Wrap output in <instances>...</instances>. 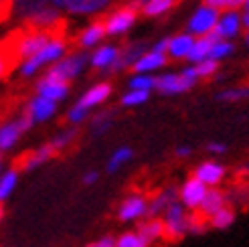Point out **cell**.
I'll return each instance as SVG.
<instances>
[{
  "label": "cell",
  "mask_w": 249,
  "mask_h": 247,
  "mask_svg": "<svg viewBox=\"0 0 249 247\" xmlns=\"http://www.w3.org/2000/svg\"><path fill=\"white\" fill-rule=\"evenodd\" d=\"M162 223H164V239L168 241H178L184 237L186 233V213H184V207L180 205V201H174L162 217Z\"/></svg>",
  "instance_id": "cell-1"
},
{
  "label": "cell",
  "mask_w": 249,
  "mask_h": 247,
  "mask_svg": "<svg viewBox=\"0 0 249 247\" xmlns=\"http://www.w3.org/2000/svg\"><path fill=\"white\" fill-rule=\"evenodd\" d=\"M85 53H75V55H69L67 59H63L61 63H57L51 71L47 73V79L51 81H59V83H67L71 77H75L77 73L81 71V67L85 65Z\"/></svg>",
  "instance_id": "cell-2"
},
{
  "label": "cell",
  "mask_w": 249,
  "mask_h": 247,
  "mask_svg": "<svg viewBox=\"0 0 249 247\" xmlns=\"http://www.w3.org/2000/svg\"><path fill=\"white\" fill-rule=\"evenodd\" d=\"M63 51H65V41H53V43H49L47 47H43L39 53L33 55L27 61V63L22 65V73H24V75H33V73L39 69L41 65L49 63V61L59 59L61 55H63Z\"/></svg>",
  "instance_id": "cell-3"
},
{
  "label": "cell",
  "mask_w": 249,
  "mask_h": 247,
  "mask_svg": "<svg viewBox=\"0 0 249 247\" xmlns=\"http://www.w3.org/2000/svg\"><path fill=\"white\" fill-rule=\"evenodd\" d=\"M31 126H33V120L27 114H24L20 120H17V122L4 124V126L0 128V152L15 146L17 140L20 138V134H24Z\"/></svg>",
  "instance_id": "cell-4"
},
{
  "label": "cell",
  "mask_w": 249,
  "mask_h": 247,
  "mask_svg": "<svg viewBox=\"0 0 249 247\" xmlns=\"http://www.w3.org/2000/svg\"><path fill=\"white\" fill-rule=\"evenodd\" d=\"M207 187L201 182V180H196L195 176L189 178L184 184H182V189L178 193L180 196V205L186 207V209H191V211H196L198 207H201L203 199H205V194H207Z\"/></svg>",
  "instance_id": "cell-5"
},
{
  "label": "cell",
  "mask_w": 249,
  "mask_h": 247,
  "mask_svg": "<svg viewBox=\"0 0 249 247\" xmlns=\"http://www.w3.org/2000/svg\"><path fill=\"white\" fill-rule=\"evenodd\" d=\"M136 20V12L130 10V8H118L116 12H111L104 18V24H106V33H111V35H118V33H124L128 31Z\"/></svg>",
  "instance_id": "cell-6"
},
{
  "label": "cell",
  "mask_w": 249,
  "mask_h": 247,
  "mask_svg": "<svg viewBox=\"0 0 249 247\" xmlns=\"http://www.w3.org/2000/svg\"><path fill=\"white\" fill-rule=\"evenodd\" d=\"M120 221H138L148 215V201L142 194H132L120 207Z\"/></svg>",
  "instance_id": "cell-7"
},
{
  "label": "cell",
  "mask_w": 249,
  "mask_h": 247,
  "mask_svg": "<svg viewBox=\"0 0 249 247\" xmlns=\"http://www.w3.org/2000/svg\"><path fill=\"white\" fill-rule=\"evenodd\" d=\"M55 152H57V150H55L51 144H45V146L39 148L36 152H29V154H24L22 158H18L17 164H15V170H17V172H18V168H20V170H33L35 166H41L43 162H47L49 158H53Z\"/></svg>",
  "instance_id": "cell-8"
},
{
  "label": "cell",
  "mask_w": 249,
  "mask_h": 247,
  "mask_svg": "<svg viewBox=\"0 0 249 247\" xmlns=\"http://www.w3.org/2000/svg\"><path fill=\"white\" fill-rule=\"evenodd\" d=\"M225 176V168L217 162H203L195 170V178L201 180L207 189H215Z\"/></svg>",
  "instance_id": "cell-9"
},
{
  "label": "cell",
  "mask_w": 249,
  "mask_h": 247,
  "mask_svg": "<svg viewBox=\"0 0 249 247\" xmlns=\"http://www.w3.org/2000/svg\"><path fill=\"white\" fill-rule=\"evenodd\" d=\"M217 24V10L215 8H209V6H203L195 12V17L191 18V31L193 33H201V35H207L211 29H215Z\"/></svg>",
  "instance_id": "cell-10"
},
{
  "label": "cell",
  "mask_w": 249,
  "mask_h": 247,
  "mask_svg": "<svg viewBox=\"0 0 249 247\" xmlns=\"http://www.w3.org/2000/svg\"><path fill=\"white\" fill-rule=\"evenodd\" d=\"M136 233H138V235L152 247L156 241L164 239V223H162V219H158V217L146 219V221H142V223L138 225Z\"/></svg>",
  "instance_id": "cell-11"
},
{
  "label": "cell",
  "mask_w": 249,
  "mask_h": 247,
  "mask_svg": "<svg viewBox=\"0 0 249 247\" xmlns=\"http://www.w3.org/2000/svg\"><path fill=\"white\" fill-rule=\"evenodd\" d=\"M195 81L186 79L182 75H162L154 79V88L162 93H180V91H186L191 88Z\"/></svg>",
  "instance_id": "cell-12"
},
{
  "label": "cell",
  "mask_w": 249,
  "mask_h": 247,
  "mask_svg": "<svg viewBox=\"0 0 249 247\" xmlns=\"http://www.w3.org/2000/svg\"><path fill=\"white\" fill-rule=\"evenodd\" d=\"M225 207V194H223L219 189H209L207 194H205V199L201 203V207L196 209L198 213H201L203 217L211 219L217 211H221V209Z\"/></svg>",
  "instance_id": "cell-13"
},
{
  "label": "cell",
  "mask_w": 249,
  "mask_h": 247,
  "mask_svg": "<svg viewBox=\"0 0 249 247\" xmlns=\"http://www.w3.org/2000/svg\"><path fill=\"white\" fill-rule=\"evenodd\" d=\"M146 43H130L126 49H122V51L118 53V59L114 63V69H120V67H126V65H134L136 61H138L140 57L146 55Z\"/></svg>",
  "instance_id": "cell-14"
},
{
  "label": "cell",
  "mask_w": 249,
  "mask_h": 247,
  "mask_svg": "<svg viewBox=\"0 0 249 247\" xmlns=\"http://www.w3.org/2000/svg\"><path fill=\"white\" fill-rule=\"evenodd\" d=\"M53 114H55V102L47 100V97H36V100L31 102V106L27 109V116L33 120V124L51 118Z\"/></svg>",
  "instance_id": "cell-15"
},
{
  "label": "cell",
  "mask_w": 249,
  "mask_h": 247,
  "mask_svg": "<svg viewBox=\"0 0 249 247\" xmlns=\"http://www.w3.org/2000/svg\"><path fill=\"white\" fill-rule=\"evenodd\" d=\"M36 91L41 93V97H47V100H63V97L67 95L69 91V85L67 83H59V81H51V79H47L43 77L39 81V85H36Z\"/></svg>",
  "instance_id": "cell-16"
},
{
  "label": "cell",
  "mask_w": 249,
  "mask_h": 247,
  "mask_svg": "<svg viewBox=\"0 0 249 247\" xmlns=\"http://www.w3.org/2000/svg\"><path fill=\"white\" fill-rule=\"evenodd\" d=\"M111 93V85L109 83H99V85H95V88H91L89 91H87L81 100H79V107H83L85 112L89 109L91 106H95V104H102L106 97Z\"/></svg>",
  "instance_id": "cell-17"
},
{
  "label": "cell",
  "mask_w": 249,
  "mask_h": 247,
  "mask_svg": "<svg viewBox=\"0 0 249 247\" xmlns=\"http://www.w3.org/2000/svg\"><path fill=\"white\" fill-rule=\"evenodd\" d=\"M109 0H67V10L73 15H89V12L102 10Z\"/></svg>",
  "instance_id": "cell-18"
},
{
  "label": "cell",
  "mask_w": 249,
  "mask_h": 247,
  "mask_svg": "<svg viewBox=\"0 0 249 247\" xmlns=\"http://www.w3.org/2000/svg\"><path fill=\"white\" fill-rule=\"evenodd\" d=\"M174 201H177V191H174V189H168V191H164V193H160L154 201L148 203V215L156 217L158 213L166 211V209H168Z\"/></svg>",
  "instance_id": "cell-19"
},
{
  "label": "cell",
  "mask_w": 249,
  "mask_h": 247,
  "mask_svg": "<svg viewBox=\"0 0 249 247\" xmlns=\"http://www.w3.org/2000/svg\"><path fill=\"white\" fill-rule=\"evenodd\" d=\"M193 45H195V41L191 35H178V36H174V39H170L168 49L174 59H182V57H189Z\"/></svg>",
  "instance_id": "cell-20"
},
{
  "label": "cell",
  "mask_w": 249,
  "mask_h": 247,
  "mask_svg": "<svg viewBox=\"0 0 249 247\" xmlns=\"http://www.w3.org/2000/svg\"><path fill=\"white\" fill-rule=\"evenodd\" d=\"M49 6V0H15V10L17 15L27 20L35 12H39Z\"/></svg>",
  "instance_id": "cell-21"
},
{
  "label": "cell",
  "mask_w": 249,
  "mask_h": 247,
  "mask_svg": "<svg viewBox=\"0 0 249 247\" xmlns=\"http://www.w3.org/2000/svg\"><path fill=\"white\" fill-rule=\"evenodd\" d=\"M106 35V24H104V18H99V20H95L89 29H85L83 31V35L79 36V45L81 47H91V45H95L102 36Z\"/></svg>",
  "instance_id": "cell-22"
},
{
  "label": "cell",
  "mask_w": 249,
  "mask_h": 247,
  "mask_svg": "<svg viewBox=\"0 0 249 247\" xmlns=\"http://www.w3.org/2000/svg\"><path fill=\"white\" fill-rule=\"evenodd\" d=\"M166 59L162 53H146L144 57H140L134 63V71H150V69H158L160 65H164Z\"/></svg>",
  "instance_id": "cell-23"
},
{
  "label": "cell",
  "mask_w": 249,
  "mask_h": 247,
  "mask_svg": "<svg viewBox=\"0 0 249 247\" xmlns=\"http://www.w3.org/2000/svg\"><path fill=\"white\" fill-rule=\"evenodd\" d=\"M118 53H120V49L111 47V45L102 47V49H99V51L93 55L91 63H93L95 67H107V65H114V63H116V59H118Z\"/></svg>",
  "instance_id": "cell-24"
},
{
  "label": "cell",
  "mask_w": 249,
  "mask_h": 247,
  "mask_svg": "<svg viewBox=\"0 0 249 247\" xmlns=\"http://www.w3.org/2000/svg\"><path fill=\"white\" fill-rule=\"evenodd\" d=\"M17 180H18V172L15 168L6 170L4 175H0V203H4L10 196V193L15 191Z\"/></svg>",
  "instance_id": "cell-25"
},
{
  "label": "cell",
  "mask_w": 249,
  "mask_h": 247,
  "mask_svg": "<svg viewBox=\"0 0 249 247\" xmlns=\"http://www.w3.org/2000/svg\"><path fill=\"white\" fill-rule=\"evenodd\" d=\"M209 229V219L203 217L198 211H193L191 215H186V233H193V235H203Z\"/></svg>",
  "instance_id": "cell-26"
},
{
  "label": "cell",
  "mask_w": 249,
  "mask_h": 247,
  "mask_svg": "<svg viewBox=\"0 0 249 247\" xmlns=\"http://www.w3.org/2000/svg\"><path fill=\"white\" fill-rule=\"evenodd\" d=\"M235 221V213L231 211L229 207H223L221 211H217L213 217L209 219V227H215V229H227L233 225Z\"/></svg>",
  "instance_id": "cell-27"
},
{
  "label": "cell",
  "mask_w": 249,
  "mask_h": 247,
  "mask_svg": "<svg viewBox=\"0 0 249 247\" xmlns=\"http://www.w3.org/2000/svg\"><path fill=\"white\" fill-rule=\"evenodd\" d=\"M217 31L221 33V36H233L239 31V17L235 12H227L225 17L221 18V22L217 24Z\"/></svg>",
  "instance_id": "cell-28"
},
{
  "label": "cell",
  "mask_w": 249,
  "mask_h": 247,
  "mask_svg": "<svg viewBox=\"0 0 249 247\" xmlns=\"http://www.w3.org/2000/svg\"><path fill=\"white\" fill-rule=\"evenodd\" d=\"M211 49H213V43H211L207 36H203V39H198L193 49H191V53H189V59L195 61V63H198V61H205L211 53Z\"/></svg>",
  "instance_id": "cell-29"
},
{
  "label": "cell",
  "mask_w": 249,
  "mask_h": 247,
  "mask_svg": "<svg viewBox=\"0 0 249 247\" xmlns=\"http://www.w3.org/2000/svg\"><path fill=\"white\" fill-rule=\"evenodd\" d=\"M174 4V0H148L144 4V15L146 17H158L162 12L170 10Z\"/></svg>",
  "instance_id": "cell-30"
},
{
  "label": "cell",
  "mask_w": 249,
  "mask_h": 247,
  "mask_svg": "<svg viewBox=\"0 0 249 247\" xmlns=\"http://www.w3.org/2000/svg\"><path fill=\"white\" fill-rule=\"evenodd\" d=\"M116 247H150L136 231H128L116 239Z\"/></svg>",
  "instance_id": "cell-31"
},
{
  "label": "cell",
  "mask_w": 249,
  "mask_h": 247,
  "mask_svg": "<svg viewBox=\"0 0 249 247\" xmlns=\"http://www.w3.org/2000/svg\"><path fill=\"white\" fill-rule=\"evenodd\" d=\"M130 158H132V150H130V148H120V150H116L114 154H111L109 162H107V170L109 172H116L122 164H126Z\"/></svg>",
  "instance_id": "cell-32"
},
{
  "label": "cell",
  "mask_w": 249,
  "mask_h": 247,
  "mask_svg": "<svg viewBox=\"0 0 249 247\" xmlns=\"http://www.w3.org/2000/svg\"><path fill=\"white\" fill-rule=\"evenodd\" d=\"M111 118H114V112H102V114H97L95 118H93V132L95 134H102V132H106L107 128H109V124H111Z\"/></svg>",
  "instance_id": "cell-33"
},
{
  "label": "cell",
  "mask_w": 249,
  "mask_h": 247,
  "mask_svg": "<svg viewBox=\"0 0 249 247\" xmlns=\"http://www.w3.org/2000/svg\"><path fill=\"white\" fill-rule=\"evenodd\" d=\"M231 51H233V45H231V43H225V41H221V43L213 45V49H211L209 57H211V61H217V59H221V57L229 55Z\"/></svg>",
  "instance_id": "cell-34"
},
{
  "label": "cell",
  "mask_w": 249,
  "mask_h": 247,
  "mask_svg": "<svg viewBox=\"0 0 249 247\" xmlns=\"http://www.w3.org/2000/svg\"><path fill=\"white\" fill-rule=\"evenodd\" d=\"M148 100V91H136L132 89L128 95L122 97V104L124 106H138V104H144Z\"/></svg>",
  "instance_id": "cell-35"
},
{
  "label": "cell",
  "mask_w": 249,
  "mask_h": 247,
  "mask_svg": "<svg viewBox=\"0 0 249 247\" xmlns=\"http://www.w3.org/2000/svg\"><path fill=\"white\" fill-rule=\"evenodd\" d=\"M195 71H196V77H209V75H213V73L217 71V61H201L196 67H195Z\"/></svg>",
  "instance_id": "cell-36"
},
{
  "label": "cell",
  "mask_w": 249,
  "mask_h": 247,
  "mask_svg": "<svg viewBox=\"0 0 249 247\" xmlns=\"http://www.w3.org/2000/svg\"><path fill=\"white\" fill-rule=\"evenodd\" d=\"M152 88H154L152 77H134L132 79V89H136V91H148Z\"/></svg>",
  "instance_id": "cell-37"
},
{
  "label": "cell",
  "mask_w": 249,
  "mask_h": 247,
  "mask_svg": "<svg viewBox=\"0 0 249 247\" xmlns=\"http://www.w3.org/2000/svg\"><path fill=\"white\" fill-rule=\"evenodd\" d=\"M75 138V130H71V132H65V134H61L59 138H55L51 142V146L55 148V150H61V148H65L67 144H71V140Z\"/></svg>",
  "instance_id": "cell-38"
},
{
  "label": "cell",
  "mask_w": 249,
  "mask_h": 247,
  "mask_svg": "<svg viewBox=\"0 0 249 247\" xmlns=\"http://www.w3.org/2000/svg\"><path fill=\"white\" fill-rule=\"evenodd\" d=\"M249 95V88H241V89H229V91H223L219 95V100H241V97Z\"/></svg>",
  "instance_id": "cell-39"
},
{
  "label": "cell",
  "mask_w": 249,
  "mask_h": 247,
  "mask_svg": "<svg viewBox=\"0 0 249 247\" xmlns=\"http://www.w3.org/2000/svg\"><path fill=\"white\" fill-rule=\"evenodd\" d=\"M12 8H15V0H0V22L8 20Z\"/></svg>",
  "instance_id": "cell-40"
},
{
  "label": "cell",
  "mask_w": 249,
  "mask_h": 247,
  "mask_svg": "<svg viewBox=\"0 0 249 247\" xmlns=\"http://www.w3.org/2000/svg\"><path fill=\"white\" fill-rule=\"evenodd\" d=\"M85 247H116V237H102V239H97V241H91V243H87Z\"/></svg>",
  "instance_id": "cell-41"
},
{
  "label": "cell",
  "mask_w": 249,
  "mask_h": 247,
  "mask_svg": "<svg viewBox=\"0 0 249 247\" xmlns=\"http://www.w3.org/2000/svg\"><path fill=\"white\" fill-rule=\"evenodd\" d=\"M85 114H87V112H85L83 107L75 106V107H73L71 112H69V122H75V124H77V122H81V120L85 118Z\"/></svg>",
  "instance_id": "cell-42"
},
{
  "label": "cell",
  "mask_w": 249,
  "mask_h": 247,
  "mask_svg": "<svg viewBox=\"0 0 249 247\" xmlns=\"http://www.w3.org/2000/svg\"><path fill=\"white\" fill-rule=\"evenodd\" d=\"M148 2V0H126L124 2V8H130V10H138V8H144V4Z\"/></svg>",
  "instance_id": "cell-43"
},
{
  "label": "cell",
  "mask_w": 249,
  "mask_h": 247,
  "mask_svg": "<svg viewBox=\"0 0 249 247\" xmlns=\"http://www.w3.org/2000/svg\"><path fill=\"white\" fill-rule=\"evenodd\" d=\"M209 150L211 152H215V154H223V152H225L227 150V148H225V144H209Z\"/></svg>",
  "instance_id": "cell-44"
},
{
  "label": "cell",
  "mask_w": 249,
  "mask_h": 247,
  "mask_svg": "<svg viewBox=\"0 0 249 247\" xmlns=\"http://www.w3.org/2000/svg\"><path fill=\"white\" fill-rule=\"evenodd\" d=\"M97 176H99L97 172H95V170H91V172H87V175L83 176V182H85V184H93V182L97 180Z\"/></svg>",
  "instance_id": "cell-45"
},
{
  "label": "cell",
  "mask_w": 249,
  "mask_h": 247,
  "mask_svg": "<svg viewBox=\"0 0 249 247\" xmlns=\"http://www.w3.org/2000/svg\"><path fill=\"white\" fill-rule=\"evenodd\" d=\"M168 43H170L168 39H164V41H160V43H158V45L154 47V53H164V51H166V49H168Z\"/></svg>",
  "instance_id": "cell-46"
},
{
  "label": "cell",
  "mask_w": 249,
  "mask_h": 247,
  "mask_svg": "<svg viewBox=\"0 0 249 247\" xmlns=\"http://www.w3.org/2000/svg\"><path fill=\"white\" fill-rule=\"evenodd\" d=\"M209 8H217V6H225V0H205Z\"/></svg>",
  "instance_id": "cell-47"
},
{
  "label": "cell",
  "mask_w": 249,
  "mask_h": 247,
  "mask_svg": "<svg viewBox=\"0 0 249 247\" xmlns=\"http://www.w3.org/2000/svg\"><path fill=\"white\" fill-rule=\"evenodd\" d=\"M245 2V0H225V6H233V8H237Z\"/></svg>",
  "instance_id": "cell-48"
},
{
  "label": "cell",
  "mask_w": 249,
  "mask_h": 247,
  "mask_svg": "<svg viewBox=\"0 0 249 247\" xmlns=\"http://www.w3.org/2000/svg\"><path fill=\"white\" fill-rule=\"evenodd\" d=\"M177 154H178V156H189V154H191V148H186V146H180L178 150H177Z\"/></svg>",
  "instance_id": "cell-49"
},
{
  "label": "cell",
  "mask_w": 249,
  "mask_h": 247,
  "mask_svg": "<svg viewBox=\"0 0 249 247\" xmlns=\"http://www.w3.org/2000/svg\"><path fill=\"white\" fill-rule=\"evenodd\" d=\"M4 75H8V69H6V65L2 63V59H0V77H4Z\"/></svg>",
  "instance_id": "cell-50"
},
{
  "label": "cell",
  "mask_w": 249,
  "mask_h": 247,
  "mask_svg": "<svg viewBox=\"0 0 249 247\" xmlns=\"http://www.w3.org/2000/svg\"><path fill=\"white\" fill-rule=\"evenodd\" d=\"M243 22H245V27L249 29V0H247V10H245V17H243Z\"/></svg>",
  "instance_id": "cell-51"
},
{
  "label": "cell",
  "mask_w": 249,
  "mask_h": 247,
  "mask_svg": "<svg viewBox=\"0 0 249 247\" xmlns=\"http://www.w3.org/2000/svg\"><path fill=\"white\" fill-rule=\"evenodd\" d=\"M2 164H4V160H2V154H0V172H2Z\"/></svg>",
  "instance_id": "cell-52"
},
{
  "label": "cell",
  "mask_w": 249,
  "mask_h": 247,
  "mask_svg": "<svg viewBox=\"0 0 249 247\" xmlns=\"http://www.w3.org/2000/svg\"><path fill=\"white\" fill-rule=\"evenodd\" d=\"M245 43H247V45H249V33H247V39H245Z\"/></svg>",
  "instance_id": "cell-53"
},
{
  "label": "cell",
  "mask_w": 249,
  "mask_h": 247,
  "mask_svg": "<svg viewBox=\"0 0 249 247\" xmlns=\"http://www.w3.org/2000/svg\"><path fill=\"white\" fill-rule=\"evenodd\" d=\"M0 219H2V209H0Z\"/></svg>",
  "instance_id": "cell-54"
}]
</instances>
